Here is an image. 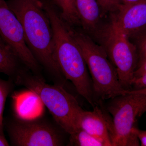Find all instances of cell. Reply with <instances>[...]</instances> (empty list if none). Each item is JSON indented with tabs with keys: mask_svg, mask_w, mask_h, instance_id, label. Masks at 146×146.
Returning a JSON list of instances; mask_svg holds the SVG:
<instances>
[{
	"mask_svg": "<svg viewBox=\"0 0 146 146\" xmlns=\"http://www.w3.org/2000/svg\"><path fill=\"white\" fill-rule=\"evenodd\" d=\"M111 120L107 117L97 106L93 111L83 110L79 115L77 127L85 131L104 144V146H112L110 128Z\"/></svg>",
	"mask_w": 146,
	"mask_h": 146,
	"instance_id": "30bf717a",
	"label": "cell"
},
{
	"mask_svg": "<svg viewBox=\"0 0 146 146\" xmlns=\"http://www.w3.org/2000/svg\"><path fill=\"white\" fill-rule=\"evenodd\" d=\"M112 16L113 25L129 38H136L146 29V0L132 4H122Z\"/></svg>",
	"mask_w": 146,
	"mask_h": 146,
	"instance_id": "9c48e42d",
	"label": "cell"
},
{
	"mask_svg": "<svg viewBox=\"0 0 146 146\" xmlns=\"http://www.w3.org/2000/svg\"><path fill=\"white\" fill-rule=\"evenodd\" d=\"M52 27L56 59L65 79L73 84L81 96L94 107L92 80L85 59L71 31L52 0H42Z\"/></svg>",
	"mask_w": 146,
	"mask_h": 146,
	"instance_id": "7a4b0ae2",
	"label": "cell"
},
{
	"mask_svg": "<svg viewBox=\"0 0 146 146\" xmlns=\"http://www.w3.org/2000/svg\"><path fill=\"white\" fill-rule=\"evenodd\" d=\"M136 94L146 95V88L138 89V90H125L123 94Z\"/></svg>",
	"mask_w": 146,
	"mask_h": 146,
	"instance_id": "7402d4cb",
	"label": "cell"
},
{
	"mask_svg": "<svg viewBox=\"0 0 146 146\" xmlns=\"http://www.w3.org/2000/svg\"><path fill=\"white\" fill-rule=\"evenodd\" d=\"M29 71L23 68L14 80L16 83L36 94L64 131L70 135L74 132L79 115L83 110L75 98L63 86L47 84L41 76Z\"/></svg>",
	"mask_w": 146,
	"mask_h": 146,
	"instance_id": "3957f363",
	"label": "cell"
},
{
	"mask_svg": "<svg viewBox=\"0 0 146 146\" xmlns=\"http://www.w3.org/2000/svg\"><path fill=\"white\" fill-rule=\"evenodd\" d=\"M100 8L105 13L113 14L122 4L119 0H97Z\"/></svg>",
	"mask_w": 146,
	"mask_h": 146,
	"instance_id": "ac0fdd59",
	"label": "cell"
},
{
	"mask_svg": "<svg viewBox=\"0 0 146 146\" xmlns=\"http://www.w3.org/2000/svg\"><path fill=\"white\" fill-rule=\"evenodd\" d=\"M132 132L135 133L141 143V145L146 146V131L140 130L137 127L133 129Z\"/></svg>",
	"mask_w": 146,
	"mask_h": 146,
	"instance_id": "ffe728a7",
	"label": "cell"
},
{
	"mask_svg": "<svg viewBox=\"0 0 146 146\" xmlns=\"http://www.w3.org/2000/svg\"><path fill=\"white\" fill-rule=\"evenodd\" d=\"M7 2L22 25L25 41L33 56L55 84L63 86L66 79L56 59L52 27L42 0Z\"/></svg>",
	"mask_w": 146,
	"mask_h": 146,
	"instance_id": "6da1fadb",
	"label": "cell"
},
{
	"mask_svg": "<svg viewBox=\"0 0 146 146\" xmlns=\"http://www.w3.org/2000/svg\"><path fill=\"white\" fill-rule=\"evenodd\" d=\"M135 38L137 39L138 66L146 60V29Z\"/></svg>",
	"mask_w": 146,
	"mask_h": 146,
	"instance_id": "e0dca14e",
	"label": "cell"
},
{
	"mask_svg": "<svg viewBox=\"0 0 146 146\" xmlns=\"http://www.w3.org/2000/svg\"><path fill=\"white\" fill-rule=\"evenodd\" d=\"M76 7L84 29L97 31L100 18V7L97 0H76Z\"/></svg>",
	"mask_w": 146,
	"mask_h": 146,
	"instance_id": "7c38bea8",
	"label": "cell"
},
{
	"mask_svg": "<svg viewBox=\"0 0 146 146\" xmlns=\"http://www.w3.org/2000/svg\"><path fill=\"white\" fill-rule=\"evenodd\" d=\"M59 9L61 18L70 26L81 25L76 0H52Z\"/></svg>",
	"mask_w": 146,
	"mask_h": 146,
	"instance_id": "5bb4252c",
	"label": "cell"
},
{
	"mask_svg": "<svg viewBox=\"0 0 146 146\" xmlns=\"http://www.w3.org/2000/svg\"><path fill=\"white\" fill-rule=\"evenodd\" d=\"M18 56L0 35V73L15 79L24 67Z\"/></svg>",
	"mask_w": 146,
	"mask_h": 146,
	"instance_id": "4fadbf2b",
	"label": "cell"
},
{
	"mask_svg": "<svg viewBox=\"0 0 146 146\" xmlns=\"http://www.w3.org/2000/svg\"><path fill=\"white\" fill-rule=\"evenodd\" d=\"M96 34L102 46L116 69L123 88L130 90L138 65L137 48L123 33L111 23Z\"/></svg>",
	"mask_w": 146,
	"mask_h": 146,
	"instance_id": "8992f818",
	"label": "cell"
},
{
	"mask_svg": "<svg viewBox=\"0 0 146 146\" xmlns=\"http://www.w3.org/2000/svg\"><path fill=\"white\" fill-rule=\"evenodd\" d=\"M14 110L17 117L23 119H31L39 115L42 102L33 92L21 93L13 97Z\"/></svg>",
	"mask_w": 146,
	"mask_h": 146,
	"instance_id": "8fae6325",
	"label": "cell"
},
{
	"mask_svg": "<svg viewBox=\"0 0 146 146\" xmlns=\"http://www.w3.org/2000/svg\"><path fill=\"white\" fill-rule=\"evenodd\" d=\"M146 74V60L137 66L134 74V78ZM133 78V79H134Z\"/></svg>",
	"mask_w": 146,
	"mask_h": 146,
	"instance_id": "44dd1931",
	"label": "cell"
},
{
	"mask_svg": "<svg viewBox=\"0 0 146 146\" xmlns=\"http://www.w3.org/2000/svg\"><path fill=\"white\" fill-rule=\"evenodd\" d=\"M9 145V144L5 139L4 135L0 134V146H7Z\"/></svg>",
	"mask_w": 146,
	"mask_h": 146,
	"instance_id": "cb8c5ba5",
	"label": "cell"
},
{
	"mask_svg": "<svg viewBox=\"0 0 146 146\" xmlns=\"http://www.w3.org/2000/svg\"><path fill=\"white\" fill-rule=\"evenodd\" d=\"M68 146H104V144L86 131L78 128L70 134Z\"/></svg>",
	"mask_w": 146,
	"mask_h": 146,
	"instance_id": "9a60e30c",
	"label": "cell"
},
{
	"mask_svg": "<svg viewBox=\"0 0 146 146\" xmlns=\"http://www.w3.org/2000/svg\"><path fill=\"white\" fill-rule=\"evenodd\" d=\"M132 86L134 87L133 90H138L146 88V74L139 77L133 79Z\"/></svg>",
	"mask_w": 146,
	"mask_h": 146,
	"instance_id": "d6986e66",
	"label": "cell"
},
{
	"mask_svg": "<svg viewBox=\"0 0 146 146\" xmlns=\"http://www.w3.org/2000/svg\"><path fill=\"white\" fill-rule=\"evenodd\" d=\"M0 35L25 67L41 76L42 67L29 49L22 25L5 0H0Z\"/></svg>",
	"mask_w": 146,
	"mask_h": 146,
	"instance_id": "ba28073f",
	"label": "cell"
},
{
	"mask_svg": "<svg viewBox=\"0 0 146 146\" xmlns=\"http://www.w3.org/2000/svg\"><path fill=\"white\" fill-rule=\"evenodd\" d=\"M8 131L12 145H63L62 134L59 129L39 117L27 120L17 117L9 125Z\"/></svg>",
	"mask_w": 146,
	"mask_h": 146,
	"instance_id": "52a82bcc",
	"label": "cell"
},
{
	"mask_svg": "<svg viewBox=\"0 0 146 146\" xmlns=\"http://www.w3.org/2000/svg\"><path fill=\"white\" fill-rule=\"evenodd\" d=\"M70 29L91 74L94 96L104 100L123 95L125 90L121 85L116 69L104 48L87 35L71 27Z\"/></svg>",
	"mask_w": 146,
	"mask_h": 146,
	"instance_id": "277c9868",
	"label": "cell"
},
{
	"mask_svg": "<svg viewBox=\"0 0 146 146\" xmlns=\"http://www.w3.org/2000/svg\"><path fill=\"white\" fill-rule=\"evenodd\" d=\"M10 82L0 78V134L4 135L3 114L6 100L11 89Z\"/></svg>",
	"mask_w": 146,
	"mask_h": 146,
	"instance_id": "2e32d148",
	"label": "cell"
},
{
	"mask_svg": "<svg viewBox=\"0 0 146 146\" xmlns=\"http://www.w3.org/2000/svg\"><path fill=\"white\" fill-rule=\"evenodd\" d=\"M107 110L112 117L110 133L112 146H138L132 132L138 120L146 113V95L127 94L111 99Z\"/></svg>",
	"mask_w": 146,
	"mask_h": 146,
	"instance_id": "5b68a950",
	"label": "cell"
},
{
	"mask_svg": "<svg viewBox=\"0 0 146 146\" xmlns=\"http://www.w3.org/2000/svg\"><path fill=\"white\" fill-rule=\"evenodd\" d=\"M121 3L124 5H130L142 1L144 0H119Z\"/></svg>",
	"mask_w": 146,
	"mask_h": 146,
	"instance_id": "603a6c76",
	"label": "cell"
}]
</instances>
